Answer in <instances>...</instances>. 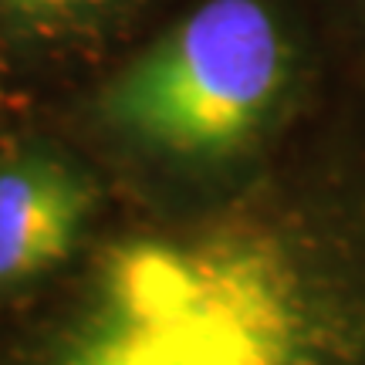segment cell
<instances>
[{
  "mask_svg": "<svg viewBox=\"0 0 365 365\" xmlns=\"http://www.w3.org/2000/svg\"><path fill=\"white\" fill-rule=\"evenodd\" d=\"M291 71V38L267 0H203L105 81L95 118L156 163L217 170L264 139Z\"/></svg>",
  "mask_w": 365,
  "mask_h": 365,
  "instance_id": "cell-2",
  "label": "cell"
},
{
  "mask_svg": "<svg viewBox=\"0 0 365 365\" xmlns=\"http://www.w3.org/2000/svg\"><path fill=\"white\" fill-rule=\"evenodd\" d=\"M91 210L88 173L58 149L31 143L0 156V287H21L65 264Z\"/></svg>",
  "mask_w": 365,
  "mask_h": 365,
  "instance_id": "cell-3",
  "label": "cell"
},
{
  "mask_svg": "<svg viewBox=\"0 0 365 365\" xmlns=\"http://www.w3.org/2000/svg\"><path fill=\"white\" fill-rule=\"evenodd\" d=\"M149 0H0V61H61L98 48Z\"/></svg>",
  "mask_w": 365,
  "mask_h": 365,
  "instance_id": "cell-4",
  "label": "cell"
},
{
  "mask_svg": "<svg viewBox=\"0 0 365 365\" xmlns=\"http://www.w3.org/2000/svg\"><path fill=\"white\" fill-rule=\"evenodd\" d=\"M0 365H365V196L247 193L135 227Z\"/></svg>",
  "mask_w": 365,
  "mask_h": 365,
  "instance_id": "cell-1",
  "label": "cell"
}]
</instances>
